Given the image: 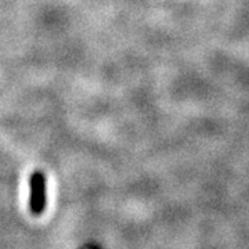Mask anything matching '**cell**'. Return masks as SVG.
Segmentation results:
<instances>
[{"label": "cell", "mask_w": 249, "mask_h": 249, "mask_svg": "<svg viewBox=\"0 0 249 249\" xmlns=\"http://www.w3.org/2000/svg\"><path fill=\"white\" fill-rule=\"evenodd\" d=\"M31 187V211L40 214L45 209V178L40 172L32 175Z\"/></svg>", "instance_id": "obj_1"}]
</instances>
